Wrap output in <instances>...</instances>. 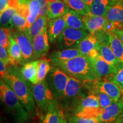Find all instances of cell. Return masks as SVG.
Masks as SVG:
<instances>
[{"mask_svg": "<svg viewBox=\"0 0 123 123\" xmlns=\"http://www.w3.org/2000/svg\"><path fill=\"white\" fill-rule=\"evenodd\" d=\"M14 66V68H7V73L4 78L5 81L14 92L25 110L32 117L37 116L36 105L32 91V84L26 80Z\"/></svg>", "mask_w": 123, "mask_h": 123, "instance_id": "1", "label": "cell"}, {"mask_svg": "<svg viewBox=\"0 0 123 123\" xmlns=\"http://www.w3.org/2000/svg\"><path fill=\"white\" fill-rule=\"evenodd\" d=\"M0 99L4 111L14 123H31L33 118L25 110L11 87L2 79L0 81Z\"/></svg>", "mask_w": 123, "mask_h": 123, "instance_id": "2", "label": "cell"}, {"mask_svg": "<svg viewBox=\"0 0 123 123\" xmlns=\"http://www.w3.org/2000/svg\"><path fill=\"white\" fill-rule=\"evenodd\" d=\"M52 66L59 67L67 74L81 81L98 78L93 67V61L88 56L81 55L67 61L51 62Z\"/></svg>", "mask_w": 123, "mask_h": 123, "instance_id": "3", "label": "cell"}, {"mask_svg": "<svg viewBox=\"0 0 123 123\" xmlns=\"http://www.w3.org/2000/svg\"><path fill=\"white\" fill-rule=\"evenodd\" d=\"M37 116L42 118L49 111L59 105L57 99L49 87L46 80L31 85Z\"/></svg>", "mask_w": 123, "mask_h": 123, "instance_id": "4", "label": "cell"}, {"mask_svg": "<svg viewBox=\"0 0 123 123\" xmlns=\"http://www.w3.org/2000/svg\"><path fill=\"white\" fill-rule=\"evenodd\" d=\"M68 83L66 87L63 98L58 101L61 107L73 112L81 100L89 92L84 87L83 81L69 75Z\"/></svg>", "mask_w": 123, "mask_h": 123, "instance_id": "5", "label": "cell"}, {"mask_svg": "<svg viewBox=\"0 0 123 123\" xmlns=\"http://www.w3.org/2000/svg\"><path fill=\"white\" fill-rule=\"evenodd\" d=\"M68 75L59 67L52 66L46 78L49 87L58 101L63 98L68 81Z\"/></svg>", "mask_w": 123, "mask_h": 123, "instance_id": "6", "label": "cell"}, {"mask_svg": "<svg viewBox=\"0 0 123 123\" xmlns=\"http://www.w3.org/2000/svg\"><path fill=\"white\" fill-rule=\"evenodd\" d=\"M90 32L87 30H79L71 27H66L58 39L60 49L77 47L80 42Z\"/></svg>", "mask_w": 123, "mask_h": 123, "instance_id": "7", "label": "cell"}, {"mask_svg": "<svg viewBox=\"0 0 123 123\" xmlns=\"http://www.w3.org/2000/svg\"><path fill=\"white\" fill-rule=\"evenodd\" d=\"M13 37L14 38L19 47L22 53L23 63L30 62L33 60L34 48L33 39L30 38L26 31L17 30L12 33Z\"/></svg>", "mask_w": 123, "mask_h": 123, "instance_id": "8", "label": "cell"}, {"mask_svg": "<svg viewBox=\"0 0 123 123\" xmlns=\"http://www.w3.org/2000/svg\"><path fill=\"white\" fill-rule=\"evenodd\" d=\"M49 39L47 33V26L42 31L33 39L34 48L33 61L39 60L45 57L48 53L50 45Z\"/></svg>", "mask_w": 123, "mask_h": 123, "instance_id": "9", "label": "cell"}, {"mask_svg": "<svg viewBox=\"0 0 123 123\" xmlns=\"http://www.w3.org/2000/svg\"><path fill=\"white\" fill-rule=\"evenodd\" d=\"M123 114V99L115 101L111 105L101 110L99 116L100 123H112Z\"/></svg>", "mask_w": 123, "mask_h": 123, "instance_id": "10", "label": "cell"}, {"mask_svg": "<svg viewBox=\"0 0 123 123\" xmlns=\"http://www.w3.org/2000/svg\"><path fill=\"white\" fill-rule=\"evenodd\" d=\"M66 27L65 20L63 17L49 20L47 26L49 42L54 43Z\"/></svg>", "mask_w": 123, "mask_h": 123, "instance_id": "11", "label": "cell"}, {"mask_svg": "<svg viewBox=\"0 0 123 123\" xmlns=\"http://www.w3.org/2000/svg\"><path fill=\"white\" fill-rule=\"evenodd\" d=\"M87 30L90 33H95L99 30H104L107 19L102 16H97L89 13L82 15Z\"/></svg>", "mask_w": 123, "mask_h": 123, "instance_id": "12", "label": "cell"}, {"mask_svg": "<svg viewBox=\"0 0 123 123\" xmlns=\"http://www.w3.org/2000/svg\"><path fill=\"white\" fill-rule=\"evenodd\" d=\"M94 70L98 78H104L113 74L118 70L114 66L107 63L100 55L96 59H92Z\"/></svg>", "mask_w": 123, "mask_h": 123, "instance_id": "13", "label": "cell"}, {"mask_svg": "<svg viewBox=\"0 0 123 123\" xmlns=\"http://www.w3.org/2000/svg\"><path fill=\"white\" fill-rule=\"evenodd\" d=\"M9 55V65L16 66L17 64L23 63L22 53L21 47L13 37L12 33L9 37V46L7 48Z\"/></svg>", "mask_w": 123, "mask_h": 123, "instance_id": "14", "label": "cell"}, {"mask_svg": "<svg viewBox=\"0 0 123 123\" xmlns=\"http://www.w3.org/2000/svg\"><path fill=\"white\" fill-rule=\"evenodd\" d=\"M41 59L35 60L24 64L21 68V73L24 78L32 84H35L38 83L37 73L38 66Z\"/></svg>", "mask_w": 123, "mask_h": 123, "instance_id": "15", "label": "cell"}, {"mask_svg": "<svg viewBox=\"0 0 123 123\" xmlns=\"http://www.w3.org/2000/svg\"><path fill=\"white\" fill-rule=\"evenodd\" d=\"M104 17L111 22L123 24V5L117 1H112Z\"/></svg>", "mask_w": 123, "mask_h": 123, "instance_id": "16", "label": "cell"}, {"mask_svg": "<svg viewBox=\"0 0 123 123\" xmlns=\"http://www.w3.org/2000/svg\"><path fill=\"white\" fill-rule=\"evenodd\" d=\"M40 123H68V120L64 110L59 105L41 118Z\"/></svg>", "mask_w": 123, "mask_h": 123, "instance_id": "17", "label": "cell"}, {"mask_svg": "<svg viewBox=\"0 0 123 123\" xmlns=\"http://www.w3.org/2000/svg\"><path fill=\"white\" fill-rule=\"evenodd\" d=\"M48 2V13L47 17L49 20L63 17L70 9L64 1Z\"/></svg>", "mask_w": 123, "mask_h": 123, "instance_id": "18", "label": "cell"}, {"mask_svg": "<svg viewBox=\"0 0 123 123\" xmlns=\"http://www.w3.org/2000/svg\"><path fill=\"white\" fill-rule=\"evenodd\" d=\"M66 27L79 30H87L83 16L73 10H70L64 15Z\"/></svg>", "mask_w": 123, "mask_h": 123, "instance_id": "19", "label": "cell"}, {"mask_svg": "<svg viewBox=\"0 0 123 123\" xmlns=\"http://www.w3.org/2000/svg\"><path fill=\"white\" fill-rule=\"evenodd\" d=\"M83 55L77 47L63 49L59 51L52 52L49 55V59L51 62L64 61L73 59L77 56Z\"/></svg>", "mask_w": 123, "mask_h": 123, "instance_id": "20", "label": "cell"}, {"mask_svg": "<svg viewBox=\"0 0 123 123\" xmlns=\"http://www.w3.org/2000/svg\"><path fill=\"white\" fill-rule=\"evenodd\" d=\"M99 42L97 41L94 34L90 33L77 46L81 54L87 56L92 50L98 49L99 50Z\"/></svg>", "mask_w": 123, "mask_h": 123, "instance_id": "21", "label": "cell"}, {"mask_svg": "<svg viewBox=\"0 0 123 123\" xmlns=\"http://www.w3.org/2000/svg\"><path fill=\"white\" fill-rule=\"evenodd\" d=\"M99 50L101 57L111 65L114 66L117 70L123 67V66L117 59L110 46L99 43Z\"/></svg>", "mask_w": 123, "mask_h": 123, "instance_id": "22", "label": "cell"}, {"mask_svg": "<svg viewBox=\"0 0 123 123\" xmlns=\"http://www.w3.org/2000/svg\"><path fill=\"white\" fill-rule=\"evenodd\" d=\"M64 2L71 10H74L81 15L91 13L90 6L84 0H64Z\"/></svg>", "mask_w": 123, "mask_h": 123, "instance_id": "23", "label": "cell"}, {"mask_svg": "<svg viewBox=\"0 0 123 123\" xmlns=\"http://www.w3.org/2000/svg\"><path fill=\"white\" fill-rule=\"evenodd\" d=\"M47 20L48 19L46 16L39 17L36 19V21L31 25L29 30L26 31L32 39L39 35L42 31V30L48 26Z\"/></svg>", "mask_w": 123, "mask_h": 123, "instance_id": "24", "label": "cell"}, {"mask_svg": "<svg viewBox=\"0 0 123 123\" xmlns=\"http://www.w3.org/2000/svg\"><path fill=\"white\" fill-rule=\"evenodd\" d=\"M110 46L117 59L123 66V43L112 33H110Z\"/></svg>", "mask_w": 123, "mask_h": 123, "instance_id": "25", "label": "cell"}, {"mask_svg": "<svg viewBox=\"0 0 123 123\" xmlns=\"http://www.w3.org/2000/svg\"><path fill=\"white\" fill-rule=\"evenodd\" d=\"M41 5L38 0H30L29 3V13L27 17L26 31L29 30L31 25L39 17Z\"/></svg>", "mask_w": 123, "mask_h": 123, "instance_id": "26", "label": "cell"}, {"mask_svg": "<svg viewBox=\"0 0 123 123\" xmlns=\"http://www.w3.org/2000/svg\"><path fill=\"white\" fill-rule=\"evenodd\" d=\"M111 2L110 0H93L90 6L91 13L97 16L104 17Z\"/></svg>", "mask_w": 123, "mask_h": 123, "instance_id": "27", "label": "cell"}, {"mask_svg": "<svg viewBox=\"0 0 123 123\" xmlns=\"http://www.w3.org/2000/svg\"><path fill=\"white\" fill-rule=\"evenodd\" d=\"M17 13V10L11 7H7L1 13V26L2 27L12 30L14 26L13 24V15Z\"/></svg>", "mask_w": 123, "mask_h": 123, "instance_id": "28", "label": "cell"}, {"mask_svg": "<svg viewBox=\"0 0 123 123\" xmlns=\"http://www.w3.org/2000/svg\"><path fill=\"white\" fill-rule=\"evenodd\" d=\"M99 108L100 105L98 98L95 93H89L82 100H81L73 112L75 113L77 111L84 108Z\"/></svg>", "mask_w": 123, "mask_h": 123, "instance_id": "29", "label": "cell"}, {"mask_svg": "<svg viewBox=\"0 0 123 123\" xmlns=\"http://www.w3.org/2000/svg\"><path fill=\"white\" fill-rule=\"evenodd\" d=\"M50 64H51V63L50 59H47L46 57L41 58L38 69V82L44 80L47 78V75L51 68Z\"/></svg>", "mask_w": 123, "mask_h": 123, "instance_id": "30", "label": "cell"}, {"mask_svg": "<svg viewBox=\"0 0 123 123\" xmlns=\"http://www.w3.org/2000/svg\"><path fill=\"white\" fill-rule=\"evenodd\" d=\"M101 110L100 107L99 108H84L81 110L77 111L74 113V115L79 117L84 118H93L99 117L100 114Z\"/></svg>", "mask_w": 123, "mask_h": 123, "instance_id": "31", "label": "cell"}, {"mask_svg": "<svg viewBox=\"0 0 123 123\" xmlns=\"http://www.w3.org/2000/svg\"><path fill=\"white\" fill-rule=\"evenodd\" d=\"M27 18L21 16L19 14L16 13L13 15V24L14 27L17 30L25 31L26 26Z\"/></svg>", "mask_w": 123, "mask_h": 123, "instance_id": "32", "label": "cell"}, {"mask_svg": "<svg viewBox=\"0 0 123 123\" xmlns=\"http://www.w3.org/2000/svg\"><path fill=\"white\" fill-rule=\"evenodd\" d=\"M105 78L116 84L123 92V67L119 69L115 73L108 75Z\"/></svg>", "mask_w": 123, "mask_h": 123, "instance_id": "33", "label": "cell"}, {"mask_svg": "<svg viewBox=\"0 0 123 123\" xmlns=\"http://www.w3.org/2000/svg\"><path fill=\"white\" fill-rule=\"evenodd\" d=\"M96 95L98 98L100 107L101 108H105L115 102V101L110 96L104 92H99L96 93Z\"/></svg>", "mask_w": 123, "mask_h": 123, "instance_id": "34", "label": "cell"}, {"mask_svg": "<svg viewBox=\"0 0 123 123\" xmlns=\"http://www.w3.org/2000/svg\"><path fill=\"white\" fill-rule=\"evenodd\" d=\"M68 123H100L99 118L79 117L74 115L68 117Z\"/></svg>", "mask_w": 123, "mask_h": 123, "instance_id": "35", "label": "cell"}, {"mask_svg": "<svg viewBox=\"0 0 123 123\" xmlns=\"http://www.w3.org/2000/svg\"><path fill=\"white\" fill-rule=\"evenodd\" d=\"M12 31L10 29L1 27L0 29V44L1 46L7 49L9 46V37Z\"/></svg>", "mask_w": 123, "mask_h": 123, "instance_id": "36", "label": "cell"}, {"mask_svg": "<svg viewBox=\"0 0 123 123\" xmlns=\"http://www.w3.org/2000/svg\"><path fill=\"white\" fill-rule=\"evenodd\" d=\"M97 41L101 44L110 46V33L105 30H99L93 33Z\"/></svg>", "mask_w": 123, "mask_h": 123, "instance_id": "37", "label": "cell"}, {"mask_svg": "<svg viewBox=\"0 0 123 123\" xmlns=\"http://www.w3.org/2000/svg\"><path fill=\"white\" fill-rule=\"evenodd\" d=\"M29 3L30 2H20L17 9V13L21 16L27 18L29 13Z\"/></svg>", "mask_w": 123, "mask_h": 123, "instance_id": "38", "label": "cell"}, {"mask_svg": "<svg viewBox=\"0 0 123 123\" xmlns=\"http://www.w3.org/2000/svg\"><path fill=\"white\" fill-rule=\"evenodd\" d=\"M0 59H1V61L4 62L7 66L9 65L10 59H9L7 49L2 47V46H0Z\"/></svg>", "mask_w": 123, "mask_h": 123, "instance_id": "39", "label": "cell"}, {"mask_svg": "<svg viewBox=\"0 0 123 123\" xmlns=\"http://www.w3.org/2000/svg\"><path fill=\"white\" fill-rule=\"evenodd\" d=\"M7 73V65L4 62L0 61V74L1 78H4Z\"/></svg>", "mask_w": 123, "mask_h": 123, "instance_id": "40", "label": "cell"}, {"mask_svg": "<svg viewBox=\"0 0 123 123\" xmlns=\"http://www.w3.org/2000/svg\"><path fill=\"white\" fill-rule=\"evenodd\" d=\"M19 4V0H8L7 6L8 7H11L17 10Z\"/></svg>", "mask_w": 123, "mask_h": 123, "instance_id": "41", "label": "cell"}, {"mask_svg": "<svg viewBox=\"0 0 123 123\" xmlns=\"http://www.w3.org/2000/svg\"><path fill=\"white\" fill-rule=\"evenodd\" d=\"M111 33H113L123 43V29L120 30H115Z\"/></svg>", "mask_w": 123, "mask_h": 123, "instance_id": "42", "label": "cell"}, {"mask_svg": "<svg viewBox=\"0 0 123 123\" xmlns=\"http://www.w3.org/2000/svg\"><path fill=\"white\" fill-rule=\"evenodd\" d=\"M8 0H0V12L1 13L8 7L7 6Z\"/></svg>", "mask_w": 123, "mask_h": 123, "instance_id": "43", "label": "cell"}, {"mask_svg": "<svg viewBox=\"0 0 123 123\" xmlns=\"http://www.w3.org/2000/svg\"><path fill=\"white\" fill-rule=\"evenodd\" d=\"M38 2H39L40 5H41V7H43L45 6L46 5H47L48 4L47 3V0H38Z\"/></svg>", "mask_w": 123, "mask_h": 123, "instance_id": "44", "label": "cell"}, {"mask_svg": "<svg viewBox=\"0 0 123 123\" xmlns=\"http://www.w3.org/2000/svg\"><path fill=\"white\" fill-rule=\"evenodd\" d=\"M112 123H123V114L118 119Z\"/></svg>", "mask_w": 123, "mask_h": 123, "instance_id": "45", "label": "cell"}, {"mask_svg": "<svg viewBox=\"0 0 123 123\" xmlns=\"http://www.w3.org/2000/svg\"><path fill=\"white\" fill-rule=\"evenodd\" d=\"M93 0H86V2L87 4L89 6H91V5L92 3V2H93Z\"/></svg>", "mask_w": 123, "mask_h": 123, "instance_id": "46", "label": "cell"}, {"mask_svg": "<svg viewBox=\"0 0 123 123\" xmlns=\"http://www.w3.org/2000/svg\"><path fill=\"white\" fill-rule=\"evenodd\" d=\"M50 2H56V1H64V0H47Z\"/></svg>", "mask_w": 123, "mask_h": 123, "instance_id": "47", "label": "cell"}, {"mask_svg": "<svg viewBox=\"0 0 123 123\" xmlns=\"http://www.w3.org/2000/svg\"><path fill=\"white\" fill-rule=\"evenodd\" d=\"M20 2H30V0H19Z\"/></svg>", "mask_w": 123, "mask_h": 123, "instance_id": "48", "label": "cell"}, {"mask_svg": "<svg viewBox=\"0 0 123 123\" xmlns=\"http://www.w3.org/2000/svg\"><path fill=\"white\" fill-rule=\"evenodd\" d=\"M116 1H117V0H116ZM117 1H119V2H120L121 4H122L123 5V0H117Z\"/></svg>", "mask_w": 123, "mask_h": 123, "instance_id": "49", "label": "cell"}, {"mask_svg": "<svg viewBox=\"0 0 123 123\" xmlns=\"http://www.w3.org/2000/svg\"><path fill=\"white\" fill-rule=\"evenodd\" d=\"M112 1H116V0H112Z\"/></svg>", "mask_w": 123, "mask_h": 123, "instance_id": "50", "label": "cell"}, {"mask_svg": "<svg viewBox=\"0 0 123 123\" xmlns=\"http://www.w3.org/2000/svg\"><path fill=\"white\" fill-rule=\"evenodd\" d=\"M84 1H86V0H84Z\"/></svg>", "mask_w": 123, "mask_h": 123, "instance_id": "51", "label": "cell"}, {"mask_svg": "<svg viewBox=\"0 0 123 123\" xmlns=\"http://www.w3.org/2000/svg\"><path fill=\"white\" fill-rule=\"evenodd\" d=\"M122 98H123V97H122Z\"/></svg>", "mask_w": 123, "mask_h": 123, "instance_id": "52", "label": "cell"}]
</instances>
